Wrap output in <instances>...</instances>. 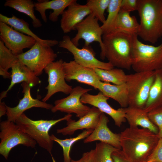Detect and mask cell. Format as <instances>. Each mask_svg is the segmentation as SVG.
Returning a JSON list of instances; mask_svg holds the SVG:
<instances>
[{"instance_id":"obj_20","label":"cell","mask_w":162,"mask_h":162,"mask_svg":"<svg viewBox=\"0 0 162 162\" xmlns=\"http://www.w3.org/2000/svg\"><path fill=\"white\" fill-rule=\"evenodd\" d=\"M10 84L6 90L0 94V101L6 97L8 92L16 84L25 82L31 87L40 84L39 78L19 59L11 68Z\"/></svg>"},{"instance_id":"obj_30","label":"cell","mask_w":162,"mask_h":162,"mask_svg":"<svg viewBox=\"0 0 162 162\" xmlns=\"http://www.w3.org/2000/svg\"><path fill=\"white\" fill-rule=\"evenodd\" d=\"M93 130L92 129L86 130L76 137L64 140L58 139L53 134L50 135L51 139L58 143L62 148L63 162H71L72 159L70 157V153L72 146L77 141L87 137Z\"/></svg>"},{"instance_id":"obj_8","label":"cell","mask_w":162,"mask_h":162,"mask_svg":"<svg viewBox=\"0 0 162 162\" xmlns=\"http://www.w3.org/2000/svg\"><path fill=\"white\" fill-rule=\"evenodd\" d=\"M0 130V154L7 160L11 150L18 145L35 147L36 142L14 122L8 120L1 122Z\"/></svg>"},{"instance_id":"obj_26","label":"cell","mask_w":162,"mask_h":162,"mask_svg":"<svg viewBox=\"0 0 162 162\" xmlns=\"http://www.w3.org/2000/svg\"><path fill=\"white\" fill-rule=\"evenodd\" d=\"M4 5L13 8L29 16L32 20V23L34 27L38 28L42 26L41 21L34 14V3L32 1L6 0Z\"/></svg>"},{"instance_id":"obj_11","label":"cell","mask_w":162,"mask_h":162,"mask_svg":"<svg viewBox=\"0 0 162 162\" xmlns=\"http://www.w3.org/2000/svg\"><path fill=\"white\" fill-rule=\"evenodd\" d=\"M92 90L77 86L73 89L66 97L55 100L54 105L51 110L53 113L58 111L71 114L75 113L80 118L87 114L91 108L82 104L80 98L84 94Z\"/></svg>"},{"instance_id":"obj_32","label":"cell","mask_w":162,"mask_h":162,"mask_svg":"<svg viewBox=\"0 0 162 162\" xmlns=\"http://www.w3.org/2000/svg\"><path fill=\"white\" fill-rule=\"evenodd\" d=\"M118 149L106 143H97L95 149L93 162H113L112 153Z\"/></svg>"},{"instance_id":"obj_36","label":"cell","mask_w":162,"mask_h":162,"mask_svg":"<svg viewBox=\"0 0 162 162\" xmlns=\"http://www.w3.org/2000/svg\"><path fill=\"white\" fill-rule=\"evenodd\" d=\"M137 0H122L120 10L130 13L137 10Z\"/></svg>"},{"instance_id":"obj_5","label":"cell","mask_w":162,"mask_h":162,"mask_svg":"<svg viewBox=\"0 0 162 162\" xmlns=\"http://www.w3.org/2000/svg\"><path fill=\"white\" fill-rule=\"evenodd\" d=\"M131 68L136 72L162 69V42L157 46L143 43L134 36Z\"/></svg>"},{"instance_id":"obj_22","label":"cell","mask_w":162,"mask_h":162,"mask_svg":"<svg viewBox=\"0 0 162 162\" xmlns=\"http://www.w3.org/2000/svg\"><path fill=\"white\" fill-rule=\"evenodd\" d=\"M124 114L125 118L130 127L140 126L148 129L156 134L158 133V127L150 120L147 112L144 109L128 106L121 108Z\"/></svg>"},{"instance_id":"obj_10","label":"cell","mask_w":162,"mask_h":162,"mask_svg":"<svg viewBox=\"0 0 162 162\" xmlns=\"http://www.w3.org/2000/svg\"><path fill=\"white\" fill-rule=\"evenodd\" d=\"M98 21L94 15L91 14L76 26L75 30L77 33L71 40L76 46H79V40L81 39L84 40V46H89L93 42H98L101 49L100 58L104 60V46L102 38L103 34Z\"/></svg>"},{"instance_id":"obj_27","label":"cell","mask_w":162,"mask_h":162,"mask_svg":"<svg viewBox=\"0 0 162 162\" xmlns=\"http://www.w3.org/2000/svg\"><path fill=\"white\" fill-rule=\"evenodd\" d=\"M0 22L7 24L19 32L33 37L37 41L45 43L49 40L41 39L32 31L27 22L23 19L18 18L13 15L11 17H8L0 14Z\"/></svg>"},{"instance_id":"obj_35","label":"cell","mask_w":162,"mask_h":162,"mask_svg":"<svg viewBox=\"0 0 162 162\" xmlns=\"http://www.w3.org/2000/svg\"><path fill=\"white\" fill-rule=\"evenodd\" d=\"M148 160L153 162H162V138H159L157 145L149 156Z\"/></svg>"},{"instance_id":"obj_12","label":"cell","mask_w":162,"mask_h":162,"mask_svg":"<svg viewBox=\"0 0 162 162\" xmlns=\"http://www.w3.org/2000/svg\"><path fill=\"white\" fill-rule=\"evenodd\" d=\"M62 59L54 61L49 64L44 69L48 74V84L45 88L47 93L42 101L46 102L53 94L58 92L65 94H70L73 88L72 86L67 84Z\"/></svg>"},{"instance_id":"obj_9","label":"cell","mask_w":162,"mask_h":162,"mask_svg":"<svg viewBox=\"0 0 162 162\" xmlns=\"http://www.w3.org/2000/svg\"><path fill=\"white\" fill-rule=\"evenodd\" d=\"M58 46L65 49L73 55L74 61L86 68L110 70L114 68L110 62H102L95 57V53L90 46H84L80 49L72 42L69 36H64L62 39L58 42Z\"/></svg>"},{"instance_id":"obj_34","label":"cell","mask_w":162,"mask_h":162,"mask_svg":"<svg viewBox=\"0 0 162 162\" xmlns=\"http://www.w3.org/2000/svg\"><path fill=\"white\" fill-rule=\"evenodd\" d=\"M148 114L150 121L158 128V134L159 138H162V106L148 112Z\"/></svg>"},{"instance_id":"obj_17","label":"cell","mask_w":162,"mask_h":162,"mask_svg":"<svg viewBox=\"0 0 162 162\" xmlns=\"http://www.w3.org/2000/svg\"><path fill=\"white\" fill-rule=\"evenodd\" d=\"M91 13L86 4H80L76 0L71 4L62 15L60 27L63 33H68L75 30L76 26Z\"/></svg>"},{"instance_id":"obj_19","label":"cell","mask_w":162,"mask_h":162,"mask_svg":"<svg viewBox=\"0 0 162 162\" xmlns=\"http://www.w3.org/2000/svg\"><path fill=\"white\" fill-rule=\"evenodd\" d=\"M102 112L97 108L93 106L86 115L80 118L77 121L71 118L68 119L67 126L57 129L56 132L63 135H72L76 130L86 129H94L97 126Z\"/></svg>"},{"instance_id":"obj_14","label":"cell","mask_w":162,"mask_h":162,"mask_svg":"<svg viewBox=\"0 0 162 162\" xmlns=\"http://www.w3.org/2000/svg\"><path fill=\"white\" fill-rule=\"evenodd\" d=\"M23 93V98L20 100L18 105L14 107L6 106L7 120L15 122L26 110L32 107H38L51 110L53 106L52 104L41 101L38 99H34L31 93V87L27 83L23 82L21 84Z\"/></svg>"},{"instance_id":"obj_33","label":"cell","mask_w":162,"mask_h":162,"mask_svg":"<svg viewBox=\"0 0 162 162\" xmlns=\"http://www.w3.org/2000/svg\"><path fill=\"white\" fill-rule=\"evenodd\" d=\"M110 0H88L86 4L90 8L92 14L102 23L106 20L105 10L108 8Z\"/></svg>"},{"instance_id":"obj_25","label":"cell","mask_w":162,"mask_h":162,"mask_svg":"<svg viewBox=\"0 0 162 162\" xmlns=\"http://www.w3.org/2000/svg\"><path fill=\"white\" fill-rule=\"evenodd\" d=\"M139 28L136 17L130 13L120 10L112 30L125 32L137 35Z\"/></svg>"},{"instance_id":"obj_2","label":"cell","mask_w":162,"mask_h":162,"mask_svg":"<svg viewBox=\"0 0 162 162\" xmlns=\"http://www.w3.org/2000/svg\"><path fill=\"white\" fill-rule=\"evenodd\" d=\"M134 34L117 31L103 34L104 57L114 67L127 70L131 68Z\"/></svg>"},{"instance_id":"obj_3","label":"cell","mask_w":162,"mask_h":162,"mask_svg":"<svg viewBox=\"0 0 162 162\" xmlns=\"http://www.w3.org/2000/svg\"><path fill=\"white\" fill-rule=\"evenodd\" d=\"M137 10L140 18L138 36L155 43L162 37V0H137Z\"/></svg>"},{"instance_id":"obj_21","label":"cell","mask_w":162,"mask_h":162,"mask_svg":"<svg viewBox=\"0 0 162 162\" xmlns=\"http://www.w3.org/2000/svg\"><path fill=\"white\" fill-rule=\"evenodd\" d=\"M76 0H38L34 3V9L40 14L42 19L45 23L47 18L45 12L46 10L52 9L53 11L49 16V19L53 22L58 20L60 15H62L65 9Z\"/></svg>"},{"instance_id":"obj_39","label":"cell","mask_w":162,"mask_h":162,"mask_svg":"<svg viewBox=\"0 0 162 162\" xmlns=\"http://www.w3.org/2000/svg\"><path fill=\"white\" fill-rule=\"evenodd\" d=\"M6 105L4 102L0 101V117L6 114L7 112Z\"/></svg>"},{"instance_id":"obj_40","label":"cell","mask_w":162,"mask_h":162,"mask_svg":"<svg viewBox=\"0 0 162 162\" xmlns=\"http://www.w3.org/2000/svg\"><path fill=\"white\" fill-rule=\"evenodd\" d=\"M145 162H152V161L151 160H148L146 161Z\"/></svg>"},{"instance_id":"obj_31","label":"cell","mask_w":162,"mask_h":162,"mask_svg":"<svg viewBox=\"0 0 162 162\" xmlns=\"http://www.w3.org/2000/svg\"><path fill=\"white\" fill-rule=\"evenodd\" d=\"M122 0H110L108 7V15L101 27L103 34L111 32L117 20L120 10Z\"/></svg>"},{"instance_id":"obj_37","label":"cell","mask_w":162,"mask_h":162,"mask_svg":"<svg viewBox=\"0 0 162 162\" xmlns=\"http://www.w3.org/2000/svg\"><path fill=\"white\" fill-rule=\"evenodd\" d=\"M112 157L113 162H131L124 156L121 149L113 152Z\"/></svg>"},{"instance_id":"obj_6","label":"cell","mask_w":162,"mask_h":162,"mask_svg":"<svg viewBox=\"0 0 162 162\" xmlns=\"http://www.w3.org/2000/svg\"><path fill=\"white\" fill-rule=\"evenodd\" d=\"M58 42L56 40H49L45 43L37 41L29 50L17 56L22 63L38 76L57 58V54L51 47L58 45Z\"/></svg>"},{"instance_id":"obj_29","label":"cell","mask_w":162,"mask_h":162,"mask_svg":"<svg viewBox=\"0 0 162 162\" xmlns=\"http://www.w3.org/2000/svg\"><path fill=\"white\" fill-rule=\"evenodd\" d=\"M100 80L102 82L120 85L125 84L127 75L122 69L117 68L110 70L94 68Z\"/></svg>"},{"instance_id":"obj_28","label":"cell","mask_w":162,"mask_h":162,"mask_svg":"<svg viewBox=\"0 0 162 162\" xmlns=\"http://www.w3.org/2000/svg\"><path fill=\"white\" fill-rule=\"evenodd\" d=\"M19 60L17 56L14 54L0 40V75L4 78H10L11 74L8 70Z\"/></svg>"},{"instance_id":"obj_4","label":"cell","mask_w":162,"mask_h":162,"mask_svg":"<svg viewBox=\"0 0 162 162\" xmlns=\"http://www.w3.org/2000/svg\"><path fill=\"white\" fill-rule=\"evenodd\" d=\"M72 116V114H68L64 117L56 120H34L29 118L24 113L16 119L15 123L40 146L47 150L50 154L53 162H56L52 153L53 141L49 135V130L57 123L67 121Z\"/></svg>"},{"instance_id":"obj_38","label":"cell","mask_w":162,"mask_h":162,"mask_svg":"<svg viewBox=\"0 0 162 162\" xmlns=\"http://www.w3.org/2000/svg\"><path fill=\"white\" fill-rule=\"evenodd\" d=\"M95 149H91L89 152L84 153L82 157L77 160H71V162H93Z\"/></svg>"},{"instance_id":"obj_13","label":"cell","mask_w":162,"mask_h":162,"mask_svg":"<svg viewBox=\"0 0 162 162\" xmlns=\"http://www.w3.org/2000/svg\"><path fill=\"white\" fill-rule=\"evenodd\" d=\"M0 37L5 46L17 56L26 48H30L36 42L33 37L19 32L7 24L0 22Z\"/></svg>"},{"instance_id":"obj_7","label":"cell","mask_w":162,"mask_h":162,"mask_svg":"<svg viewBox=\"0 0 162 162\" xmlns=\"http://www.w3.org/2000/svg\"><path fill=\"white\" fill-rule=\"evenodd\" d=\"M155 78V71L127 75L128 106L144 109Z\"/></svg>"},{"instance_id":"obj_1","label":"cell","mask_w":162,"mask_h":162,"mask_svg":"<svg viewBox=\"0 0 162 162\" xmlns=\"http://www.w3.org/2000/svg\"><path fill=\"white\" fill-rule=\"evenodd\" d=\"M159 138L158 134L148 129L129 127L120 133L121 149L131 162H145Z\"/></svg>"},{"instance_id":"obj_16","label":"cell","mask_w":162,"mask_h":162,"mask_svg":"<svg viewBox=\"0 0 162 162\" xmlns=\"http://www.w3.org/2000/svg\"><path fill=\"white\" fill-rule=\"evenodd\" d=\"M109 98L99 92L96 95H92L86 93L80 98L81 102L83 104H88L95 107L102 112L110 116L113 119L115 124L120 127L123 123L126 122L124 114L121 108L116 110L108 103Z\"/></svg>"},{"instance_id":"obj_18","label":"cell","mask_w":162,"mask_h":162,"mask_svg":"<svg viewBox=\"0 0 162 162\" xmlns=\"http://www.w3.org/2000/svg\"><path fill=\"white\" fill-rule=\"evenodd\" d=\"M109 121L108 117L104 113L102 112L96 128L92 133L84 140V143H87L98 140L121 149L120 134L114 133L109 129L107 126Z\"/></svg>"},{"instance_id":"obj_23","label":"cell","mask_w":162,"mask_h":162,"mask_svg":"<svg viewBox=\"0 0 162 162\" xmlns=\"http://www.w3.org/2000/svg\"><path fill=\"white\" fill-rule=\"evenodd\" d=\"M98 89L105 96L117 101L121 108L128 106V90L125 83L116 85L100 81Z\"/></svg>"},{"instance_id":"obj_15","label":"cell","mask_w":162,"mask_h":162,"mask_svg":"<svg viewBox=\"0 0 162 162\" xmlns=\"http://www.w3.org/2000/svg\"><path fill=\"white\" fill-rule=\"evenodd\" d=\"M63 65L66 81L76 80L98 89L100 81L94 69L85 67L74 60L69 62H64Z\"/></svg>"},{"instance_id":"obj_24","label":"cell","mask_w":162,"mask_h":162,"mask_svg":"<svg viewBox=\"0 0 162 162\" xmlns=\"http://www.w3.org/2000/svg\"><path fill=\"white\" fill-rule=\"evenodd\" d=\"M162 106V69L155 71V78L144 109L148 112Z\"/></svg>"}]
</instances>
